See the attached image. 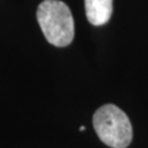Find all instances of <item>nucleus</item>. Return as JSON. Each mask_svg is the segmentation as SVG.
Returning a JSON list of instances; mask_svg holds the SVG:
<instances>
[{"label": "nucleus", "instance_id": "3", "mask_svg": "<svg viewBox=\"0 0 148 148\" xmlns=\"http://www.w3.org/2000/svg\"><path fill=\"white\" fill-rule=\"evenodd\" d=\"M88 21L94 26L108 24L114 10V0H84Z\"/></svg>", "mask_w": 148, "mask_h": 148}, {"label": "nucleus", "instance_id": "4", "mask_svg": "<svg viewBox=\"0 0 148 148\" xmlns=\"http://www.w3.org/2000/svg\"><path fill=\"white\" fill-rule=\"evenodd\" d=\"M79 130H80V131H84L85 127H84V126H80V128H79Z\"/></svg>", "mask_w": 148, "mask_h": 148}, {"label": "nucleus", "instance_id": "1", "mask_svg": "<svg viewBox=\"0 0 148 148\" xmlns=\"http://www.w3.org/2000/svg\"><path fill=\"white\" fill-rule=\"evenodd\" d=\"M37 21L46 40L56 47H66L74 38V18L61 0H43L37 8Z\"/></svg>", "mask_w": 148, "mask_h": 148}, {"label": "nucleus", "instance_id": "2", "mask_svg": "<svg viewBox=\"0 0 148 148\" xmlns=\"http://www.w3.org/2000/svg\"><path fill=\"white\" fill-rule=\"evenodd\" d=\"M92 126L100 141L111 148H127L132 141V125L114 104L103 105L92 116Z\"/></svg>", "mask_w": 148, "mask_h": 148}]
</instances>
